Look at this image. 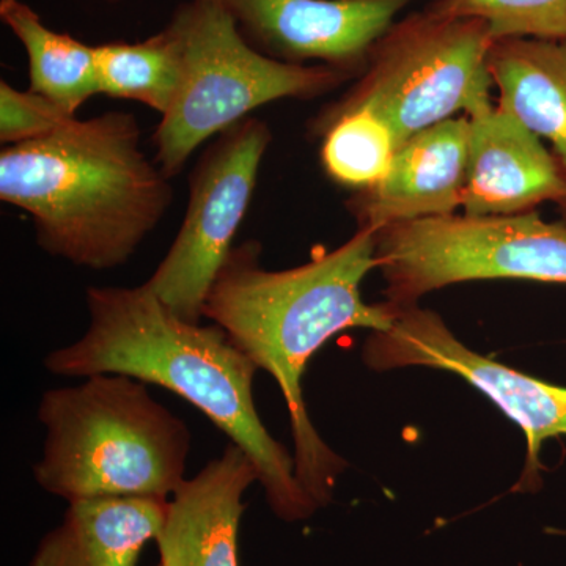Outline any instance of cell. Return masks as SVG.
Segmentation results:
<instances>
[{
	"label": "cell",
	"mask_w": 566,
	"mask_h": 566,
	"mask_svg": "<svg viewBox=\"0 0 566 566\" xmlns=\"http://www.w3.org/2000/svg\"><path fill=\"white\" fill-rule=\"evenodd\" d=\"M464 214L512 216L536 205L566 200V177L557 156L504 107L469 118Z\"/></svg>",
	"instance_id": "obj_11"
},
{
	"label": "cell",
	"mask_w": 566,
	"mask_h": 566,
	"mask_svg": "<svg viewBox=\"0 0 566 566\" xmlns=\"http://www.w3.org/2000/svg\"><path fill=\"white\" fill-rule=\"evenodd\" d=\"M318 126L323 167L335 182L363 191L385 178L398 145L382 118L363 107L334 106Z\"/></svg>",
	"instance_id": "obj_18"
},
{
	"label": "cell",
	"mask_w": 566,
	"mask_h": 566,
	"mask_svg": "<svg viewBox=\"0 0 566 566\" xmlns=\"http://www.w3.org/2000/svg\"><path fill=\"white\" fill-rule=\"evenodd\" d=\"M71 118L74 115L46 96L0 82V142L7 147L48 136Z\"/></svg>",
	"instance_id": "obj_20"
},
{
	"label": "cell",
	"mask_w": 566,
	"mask_h": 566,
	"mask_svg": "<svg viewBox=\"0 0 566 566\" xmlns=\"http://www.w3.org/2000/svg\"><path fill=\"white\" fill-rule=\"evenodd\" d=\"M488 62L499 106L553 144L566 177V40H494Z\"/></svg>",
	"instance_id": "obj_15"
},
{
	"label": "cell",
	"mask_w": 566,
	"mask_h": 566,
	"mask_svg": "<svg viewBox=\"0 0 566 566\" xmlns=\"http://www.w3.org/2000/svg\"><path fill=\"white\" fill-rule=\"evenodd\" d=\"M259 482L255 465L237 444L227 446L169 501L155 539L163 566H238L243 497Z\"/></svg>",
	"instance_id": "obj_13"
},
{
	"label": "cell",
	"mask_w": 566,
	"mask_h": 566,
	"mask_svg": "<svg viewBox=\"0 0 566 566\" xmlns=\"http://www.w3.org/2000/svg\"><path fill=\"white\" fill-rule=\"evenodd\" d=\"M376 248L375 230L359 229L344 245L312 262L268 271L262 245L248 241L232 249L205 301L203 316L281 387L297 480L318 509L329 504L346 463L316 433L301 381L308 360L335 334L356 327L385 331L392 324L397 305L368 304L363 297L365 277L378 268Z\"/></svg>",
	"instance_id": "obj_1"
},
{
	"label": "cell",
	"mask_w": 566,
	"mask_h": 566,
	"mask_svg": "<svg viewBox=\"0 0 566 566\" xmlns=\"http://www.w3.org/2000/svg\"><path fill=\"white\" fill-rule=\"evenodd\" d=\"M255 50L290 63L363 73L375 44L416 0H214Z\"/></svg>",
	"instance_id": "obj_10"
},
{
	"label": "cell",
	"mask_w": 566,
	"mask_h": 566,
	"mask_svg": "<svg viewBox=\"0 0 566 566\" xmlns=\"http://www.w3.org/2000/svg\"><path fill=\"white\" fill-rule=\"evenodd\" d=\"M0 18L28 52L32 92L57 103L74 117L92 96L102 93L96 46L51 31L21 0H0Z\"/></svg>",
	"instance_id": "obj_16"
},
{
	"label": "cell",
	"mask_w": 566,
	"mask_h": 566,
	"mask_svg": "<svg viewBox=\"0 0 566 566\" xmlns=\"http://www.w3.org/2000/svg\"><path fill=\"white\" fill-rule=\"evenodd\" d=\"M469 117L449 118L405 142L385 178L348 202L359 229L375 232L419 219L455 214L468 172Z\"/></svg>",
	"instance_id": "obj_12"
},
{
	"label": "cell",
	"mask_w": 566,
	"mask_h": 566,
	"mask_svg": "<svg viewBox=\"0 0 566 566\" xmlns=\"http://www.w3.org/2000/svg\"><path fill=\"white\" fill-rule=\"evenodd\" d=\"M167 510L169 501L153 497L70 502L29 566H136L144 546L161 534Z\"/></svg>",
	"instance_id": "obj_14"
},
{
	"label": "cell",
	"mask_w": 566,
	"mask_h": 566,
	"mask_svg": "<svg viewBox=\"0 0 566 566\" xmlns=\"http://www.w3.org/2000/svg\"><path fill=\"white\" fill-rule=\"evenodd\" d=\"M442 17L479 18L494 40H566V0H434Z\"/></svg>",
	"instance_id": "obj_19"
},
{
	"label": "cell",
	"mask_w": 566,
	"mask_h": 566,
	"mask_svg": "<svg viewBox=\"0 0 566 566\" xmlns=\"http://www.w3.org/2000/svg\"><path fill=\"white\" fill-rule=\"evenodd\" d=\"M0 200L25 211L44 252L88 270H112L161 223L174 188L140 150L137 118L112 111L3 147Z\"/></svg>",
	"instance_id": "obj_3"
},
{
	"label": "cell",
	"mask_w": 566,
	"mask_h": 566,
	"mask_svg": "<svg viewBox=\"0 0 566 566\" xmlns=\"http://www.w3.org/2000/svg\"><path fill=\"white\" fill-rule=\"evenodd\" d=\"M493 43L479 18L442 17L428 9L409 14L375 44L359 84L337 107L374 112L400 148L457 112L471 118L493 107L488 62Z\"/></svg>",
	"instance_id": "obj_6"
},
{
	"label": "cell",
	"mask_w": 566,
	"mask_h": 566,
	"mask_svg": "<svg viewBox=\"0 0 566 566\" xmlns=\"http://www.w3.org/2000/svg\"><path fill=\"white\" fill-rule=\"evenodd\" d=\"M99 92L167 114L180 92L185 59L177 32L167 25L142 43L96 46Z\"/></svg>",
	"instance_id": "obj_17"
},
{
	"label": "cell",
	"mask_w": 566,
	"mask_h": 566,
	"mask_svg": "<svg viewBox=\"0 0 566 566\" xmlns=\"http://www.w3.org/2000/svg\"><path fill=\"white\" fill-rule=\"evenodd\" d=\"M185 59L177 99L153 133L155 163L172 180L211 137L252 111L285 98H315L349 74L316 63L270 57L244 39L232 14L214 0H191L174 14Z\"/></svg>",
	"instance_id": "obj_5"
},
{
	"label": "cell",
	"mask_w": 566,
	"mask_h": 566,
	"mask_svg": "<svg viewBox=\"0 0 566 566\" xmlns=\"http://www.w3.org/2000/svg\"><path fill=\"white\" fill-rule=\"evenodd\" d=\"M364 360L374 370L430 367L450 371L486 395L526 434V472L520 486L538 479L543 442L566 436V387L472 352L450 333L441 316L417 304L397 305L392 324L368 338Z\"/></svg>",
	"instance_id": "obj_9"
},
{
	"label": "cell",
	"mask_w": 566,
	"mask_h": 566,
	"mask_svg": "<svg viewBox=\"0 0 566 566\" xmlns=\"http://www.w3.org/2000/svg\"><path fill=\"white\" fill-rule=\"evenodd\" d=\"M158 566H163L161 564H159Z\"/></svg>",
	"instance_id": "obj_21"
},
{
	"label": "cell",
	"mask_w": 566,
	"mask_h": 566,
	"mask_svg": "<svg viewBox=\"0 0 566 566\" xmlns=\"http://www.w3.org/2000/svg\"><path fill=\"white\" fill-rule=\"evenodd\" d=\"M87 331L48 354L44 367L70 378L115 374L161 386L203 412L251 458L271 510L301 521L318 506L301 485L294 457L260 419L252 385L256 367L218 324L172 314L147 286H91Z\"/></svg>",
	"instance_id": "obj_2"
},
{
	"label": "cell",
	"mask_w": 566,
	"mask_h": 566,
	"mask_svg": "<svg viewBox=\"0 0 566 566\" xmlns=\"http://www.w3.org/2000/svg\"><path fill=\"white\" fill-rule=\"evenodd\" d=\"M36 483L69 502L98 497L166 499L185 482L188 427L132 376L93 375L48 390Z\"/></svg>",
	"instance_id": "obj_4"
},
{
	"label": "cell",
	"mask_w": 566,
	"mask_h": 566,
	"mask_svg": "<svg viewBox=\"0 0 566 566\" xmlns=\"http://www.w3.org/2000/svg\"><path fill=\"white\" fill-rule=\"evenodd\" d=\"M376 234L390 304H417L424 294L469 281L566 283V222L543 221L535 211L441 216Z\"/></svg>",
	"instance_id": "obj_7"
},
{
	"label": "cell",
	"mask_w": 566,
	"mask_h": 566,
	"mask_svg": "<svg viewBox=\"0 0 566 566\" xmlns=\"http://www.w3.org/2000/svg\"><path fill=\"white\" fill-rule=\"evenodd\" d=\"M273 140L270 126L248 117L216 136L189 177V202L174 244L145 286L172 314L203 318L205 301L233 249Z\"/></svg>",
	"instance_id": "obj_8"
}]
</instances>
